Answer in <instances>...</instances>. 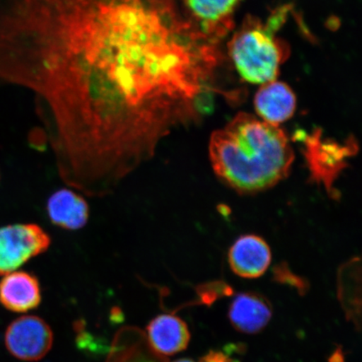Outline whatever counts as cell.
Returning <instances> with one entry per match:
<instances>
[{
  "label": "cell",
  "instance_id": "13",
  "mask_svg": "<svg viewBox=\"0 0 362 362\" xmlns=\"http://www.w3.org/2000/svg\"><path fill=\"white\" fill-rule=\"evenodd\" d=\"M107 362H167L137 328L127 327L116 334Z\"/></svg>",
  "mask_w": 362,
  "mask_h": 362
},
{
  "label": "cell",
  "instance_id": "4",
  "mask_svg": "<svg viewBox=\"0 0 362 362\" xmlns=\"http://www.w3.org/2000/svg\"><path fill=\"white\" fill-rule=\"evenodd\" d=\"M49 234L37 224H15L0 228V275L13 273L48 250Z\"/></svg>",
  "mask_w": 362,
  "mask_h": 362
},
{
  "label": "cell",
  "instance_id": "5",
  "mask_svg": "<svg viewBox=\"0 0 362 362\" xmlns=\"http://www.w3.org/2000/svg\"><path fill=\"white\" fill-rule=\"evenodd\" d=\"M53 344L52 329L37 316L20 317L8 325L6 345L16 358L34 361L42 359Z\"/></svg>",
  "mask_w": 362,
  "mask_h": 362
},
{
  "label": "cell",
  "instance_id": "19",
  "mask_svg": "<svg viewBox=\"0 0 362 362\" xmlns=\"http://www.w3.org/2000/svg\"><path fill=\"white\" fill-rule=\"evenodd\" d=\"M173 362H194V361L191 359L183 358V359L176 360Z\"/></svg>",
  "mask_w": 362,
  "mask_h": 362
},
{
  "label": "cell",
  "instance_id": "16",
  "mask_svg": "<svg viewBox=\"0 0 362 362\" xmlns=\"http://www.w3.org/2000/svg\"><path fill=\"white\" fill-rule=\"evenodd\" d=\"M198 297L203 305H211L219 298L233 293V289L223 281L201 284L197 289Z\"/></svg>",
  "mask_w": 362,
  "mask_h": 362
},
{
  "label": "cell",
  "instance_id": "8",
  "mask_svg": "<svg viewBox=\"0 0 362 362\" xmlns=\"http://www.w3.org/2000/svg\"><path fill=\"white\" fill-rule=\"evenodd\" d=\"M271 259L268 244L256 235L240 237L228 253L230 269L240 277L245 279L261 277L269 269Z\"/></svg>",
  "mask_w": 362,
  "mask_h": 362
},
{
  "label": "cell",
  "instance_id": "15",
  "mask_svg": "<svg viewBox=\"0 0 362 362\" xmlns=\"http://www.w3.org/2000/svg\"><path fill=\"white\" fill-rule=\"evenodd\" d=\"M318 146L313 142L308 146V160L313 174L317 178L322 179L325 184L330 176L336 174L344 160L343 149L337 144H325L320 147L318 140L315 139Z\"/></svg>",
  "mask_w": 362,
  "mask_h": 362
},
{
  "label": "cell",
  "instance_id": "14",
  "mask_svg": "<svg viewBox=\"0 0 362 362\" xmlns=\"http://www.w3.org/2000/svg\"><path fill=\"white\" fill-rule=\"evenodd\" d=\"M360 262L354 259L344 265L339 274V296L344 310L351 320L360 324Z\"/></svg>",
  "mask_w": 362,
  "mask_h": 362
},
{
  "label": "cell",
  "instance_id": "17",
  "mask_svg": "<svg viewBox=\"0 0 362 362\" xmlns=\"http://www.w3.org/2000/svg\"><path fill=\"white\" fill-rule=\"evenodd\" d=\"M274 278L277 282L296 288L300 293L304 294L308 291V284L283 265L274 269Z\"/></svg>",
  "mask_w": 362,
  "mask_h": 362
},
{
  "label": "cell",
  "instance_id": "7",
  "mask_svg": "<svg viewBox=\"0 0 362 362\" xmlns=\"http://www.w3.org/2000/svg\"><path fill=\"white\" fill-rule=\"evenodd\" d=\"M47 214L49 223L66 230H78L87 226L90 207L83 194L69 188L59 189L47 199Z\"/></svg>",
  "mask_w": 362,
  "mask_h": 362
},
{
  "label": "cell",
  "instance_id": "10",
  "mask_svg": "<svg viewBox=\"0 0 362 362\" xmlns=\"http://www.w3.org/2000/svg\"><path fill=\"white\" fill-rule=\"evenodd\" d=\"M42 293L38 279L27 272H13L0 282V303L7 310L23 313L38 307Z\"/></svg>",
  "mask_w": 362,
  "mask_h": 362
},
{
  "label": "cell",
  "instance_id": "18",
  "mask_svg": "<svg viewBox=\"0 0 362 362\" xmlns=\"http://www.w3.org/2000/svg\"><path fill=\"white\" fill-rule=\"evenodd\" d=\"M200 362H235V361L226 353L211 351L202 357Z\"/></svg>",
  "mask_w": 362,
  "mask_h": 362
},
{
  "label": "cell",
  "instance_id": "6",
  "mask_svg": "<svg viewBox=\"0 0 362 362\" xmlns=\"http://www.w3.org/2000/svg\"><path fill=\"white\" fill-rule=\"evenodd\" d=\"M242 0H183L185 15L202 33L218 43L234 26L233 15Z\"/></svg>",
  "mask_w": 362,
  "mask_h": 362
},
{
  "label": "cell",
  "instance_id": "12",
  "mask_svg": "<svg viewBox=\"0 0 362 362\" xmlns=\"http://www.w3.org/2000/svg\"><path fill=\"white\" fill-rule=\"evenodd\" d=\"M271 317L269 301L255 293L239 294L230 306V323L240 332L259 333L269 324Z\"/></svg>",
  "mask_w": 362,
  "mask_h": 362
},
{
  "label": "cell",
  "instance_id": "11",
  "mask_svg": "<svg viewBox=\"0 0 362 362\" xmlns=\"http://www.w3.org/2000/svg\"><path fill=\"white\" fill-rule=\"evenodd\" d=\"M148 339L153 349L163 356L187 349L191 334L187 324L173 315H160L148 325Z\"/></svg>",
  "mask_w": 362,
  "mask_h": 362
},
{
  "label": "cell",
  "instance_id": "9",
  "mask_svg": "<svg viewBox=\"0 0 362 362\" xmlns=\"http://www.w3.org/2000/svg\"><path fill=\"white\" fill-rule=\"evenodd\" d=\"M255 106L261 120L279 127L291 119L296 110V98L287 84L275 80L262 85L256 93Z\"/></svg>",
  "mask_w": 362,
  "mask_h": 362
},
{
  "label": "cell",
  "instance_id": "3",
  "mask_svg": "<svg viewBox=\"0 0 362 362\" xmlns=\"http://www.w3.org/2000/svg\"><path fill=\"white\" fill-rule=\"evenodd\" d=\"M289 6L276 10L266 21L248 16L228 44L230 58L241 78L252 84L275 81L288 57V47L278 37L288 19Z\"/></svg>",
  "mask_w": 362,
  "mask_h": 362
},
{
  "label": "cell",
  "instance_id": "1",
  "mask_svg": "<svg viewBox=\"0 0 362 362\" xmlns=\"http://www.w3.org/2000/svg\"><path fill=\"white\" fill-rule=\"evenodd\" d=\"M217 44L176 0H0V81L36 95L58 175L86 197L209 110Z\"/></svg>",
  "mask_w": 362,
  "mask_h": 362
},
{
  "label": "cell",
  "instance_id": "2",
  "mask_svg": "<svg viewBox=\"0 0 362 362\" xmlns=\"http://www.w3.org/2000/svg\"><path fill=\"white\" fill-rule=\"evenodd\" d=\"M209 152L216 175L242 193L274 187L288 175L294 158L283 130L244 112L215 131Z\"/></svg>",
  "mask_w": 362,
  "mask_h": 362
}]
</instances>
